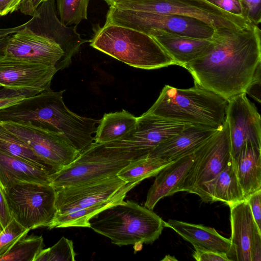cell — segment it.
<instances>
[{
  "label": "cell",
  "instance_id": "obj_2",
  "mask_svg": "<svg viewBox=\"0 0 261 261\" xmlns=\"http://www.w3.org/2000/svg\"><path fill=\"white\" fill-rule=\"evenodd\" d=\"M137 183L127 182L117 175L64 187L57 188L54 219L49 229L69 227H89L94 215L122 202Z\"/></svg>",
  "mask_w": 261,
  "mask_h": 261
},
{
  "label": "cell",
  "instance_id": "obj_29",
  "mask_svg": "<svg viewBox=\"0 0 261 261\" xmlns=\"http://www.w3.org/2000/svg\"><path fill=\"white\" fill-rule=\"evenodd\" d=\"M60 20L65 25H76L87 19L89 0H56Z\"/></svg>",
  "mask_w": 261,
  "mask_h": 261
},
{
  "label": "cell",
  "instance_id": "obj_40",
  "mask_svg": "<svg viewBox=\"0 0 261 261\" xmlns=\"http://www.w3.org/2000/svg\"><path fill=\"white\" fill-rule=\"evenodd\" d=\"M252 261L261 260V232L257 230L254 234L251 244Z\"/></svg>",
  "mask_w": 261,
  "mask_h": 261
},
{
  "label": "cell",
  "instance_id": "obj_42",
  "mask_svg": "<svg viewBox=\"0 0 261 261\" xmlns=\"http://www.w3.org/2000/svg\"><path fill=\"white\" fill-rule=\"evenodd\" d=\"M37 94L29 91H19L2 88L0 89V98L16 95L33 96Z\"/></svg>",
  "mask_w": 261,
  "mask_h": 261
},
{
  "label": "cell",
  "instance_id": "obj_35",
  "mask_svg": "<svg viewBox=\"0 0 261 261\" xmlns=\"http://www.w3.org/2000/svg\"><path fill=\"white\" fill-rule=\"evenodd\" d=\"M261 64L257 67L253 79L245 91V94L249 95L259 103H260L261 92Z\"/></svg>",
  "mask_w": 261,
  "mask_h": 261
},
{
  "label": "cell",
  "instance_id": "obj_18",
  "mask_svg": "<svg viewBox=\"0 0 261 261\" xmlns=\"http://www.w3.org/2000/svg\"><path fill=\"white\" fill-rule=\"evenodd\" d=\"M196 150L172 161L159 171L147 192L145 207L152 210L163 198L182 191L184 182L195 159Z\"/></svg>",
  "mask_w": 261,
  "mask_h": 261
},
{
  "label": "cell",
  "instance_id": "obj_14",
  "mask_svg": "<svg viewBox=\"0 0 261 261\" xmlns=\"http://www.w3.org/2000/svg\"><path fill=\"white\" fill-rule=\"evenodd\" d=\"M57 71L54 66L0 56V87L6 89L38 94L50 88Z\"/></svg>",
  "mask_w": 261,
  "mask_h": 261
},
{
  "label": "cell",
  "instance_id": "obj_9",
  "mask_svg": "<svg viewBox=\"0 0 261 261\" xmlns=\"http://www.w3.org/2000/svg\"><path fill=\"white\" fill-rule=\"evenodd\" d=\"M120 9L188 16L206 22L215 30L238 28L249 22L204 0H119L110 6Z\"/></svg>",
  "mask_w": 261,
  "mask_h": 261
},
{
  "label": "cell",
  "instance_id": "obj_21",
  "mask_svg": "<svg viewBox=\"0 0 261 261\" xmlns=\"http://www.w3.org/2000/svg\"><path fill=\"white\" fill-rule=\"evenodd\" d=\"M165 227L172 229L192 244L195 249L225 254L228 257L230 239L223 237L214 228L172 219L165 222Z\"/></svg>",
  "mask_w": 261,
  "mask_h": 261
},
{
  "label": "cell",
  "instance_id": "obj_31",
  "mask_svg": "<svg viewBox=\"0 0 261 261\" xmlns=\"http://www.w3.org/2000/svg\"><path fill=\"white\" fill-rule=\"evenodd\" d=\"M30 230L12 218L0 233V257L6 254L12 246Z\"/></svg>",
  "mask_w": 261,
  "mask_h": 261
},
{
  "label": "cell",
  "instance_id": "obj_43",
  "mask_svg": "<svg viewBox=\"0 0 261 261\" xmlns=\"http://www.w3.org/2000/svg\"><path fill=\"white\" fill-rule=\"evenodd\" d=\"M28 96L27 95H16L0 98V109L15 103Z\"/></svg>",
  "mask_w": 261,
  "mask_h": 261
},
{
  "label": "cell",
  "instance_id": "obj_47",
  "mask_svg": "<svg viewBox=\"0 0 261 261\" xmlns=\"http://www.w3.org/2000/svg\"><path fill=\"white\" fill-rule=\"evenodd\" d=\"M0 16H1V14H0Z\"/></svg>",
  "mask_w": 261,
  "mask_h": 261
},
{
  "label": "cell",
  "instance_id": "obj_30",
  "mask_svg": "<svg viewBox=\"0 0 261 261\" xmlns=\"http://www.w3.org/2000/svg\"><path fill=\"white\" fill-rule=\"evenodd\" d=\"M75 255L72 241L62 237L53 246L42 249L34 261H75Z\"/></svg>",
  "mask_w": 261,
  "mask_h": 261
},
{
  "label": "cell",
  "instance_id": "obj_27",
  "mask_svg": "<svg viewBox=\"0 0 261 261\" xmlns=\"http://www.w3.org/2000/svg\"><path fill=\"white\" fill-rule=\"evenodd\" d=\"M172 162L147 155L131 161L117 175L127 182L139 184L147 178L155 176L162 169Z\"/></svg>",
  "mask_w": 261,
  "mask_h": 261
},
{
  "label": "cell",
  "instance_id": "obj_22",
  "mask_svg": "<svg viewBox=\"0 0 261 261\" xmlns=\"http://www.w3.org/2000/svg\"><path fill=\"white\" fill-rule=\"evenodd\" d=\"M50 172L0 152V184L4 190L20 182L50 184Z\"/></svg>",
  "mask_w": 261,
  "mask_h": 261
},
{
  "label": "cell",
  "instance_id": "obj_37",
  "mask_svg": "<svg viewBox=\"0 0 261 261\" xmlns=\"http://www.w3.org/2000/svg\"><path fill=\"white\" fill-rule=\"evenodd\" d=\"M12 219L4 190L0 184V228L3 229Z\"/></svg>",
  "mask_w": 261,
  "mask_h": 261
},
{
  "label": "cell",
  "instance_id": "obj_41",
  "mask_svg": "<svg viewBox=\"0 0 261 261\" xmlns=\"http://www.w3.org/2000/svg\"><path fill=\"white\" fill-rule=\"evenodd\" d=\"M22 0H0L1 16L19 10V6Z\"/></svg>",
  "mask_w": 261,
  "mask_h": 261
},
{
  "label": "cell",
  "instance_id": "obj_44",
  "mask_svg": "<svg viewBox=\"0 0 261 261\" xmlns=\"http://www.w3.org/2000/svg\"><path fill=\"white\" fill-rule=\"evenodd\" d=\"M161 261H177V259L174 256L168 254L165 255Z\"/></svg>",
  "mask_w": 261,
  "mask_h": 261
},
{
  "label": "cell",
  "instance_id": "obj_6",
  "mask_svg": "<svg viewBox=\"0 0 261 261\" xmlns=\"http://www.w3.org/2000/svg\"><path fill=\"white\" fill-rule=\"evenodd\" d=\"M231 157L228 128L225 121L213 136L196 149L182 191L197 195L204 202H213V186Z\"/></svg>",
  "mask_w": 261,
  "mask_h": 261
},
{
  "label": "cell",
  "instance_id": "obj_10",
  "mask_svg": "<svg viewBox=\"0 0 261 261\" xmlns=\"http://www.w3.org/2000/svg\"><path fill=\"white\" fill-rule=\"evenodd\" d=\"M1 122L56 172L70 164L80 154L62 134L35 126L30 123Z\"/></svg>",
  "mask_w": 261,
  "mask_h": 261
},
{
  "label": "cell",
  "instance_id": "obj_4",
  "mask_svg": "<svg viewBox=\"0 0 261 261\" xmlns=\"http://www.w3.org/2000/svg\"><path fill=\"white\" fill-rule=\"evenodd\" d=\"M89 223V228L119 246L152 244L165 227V221L152 210L131 200L102 210Z\"/></svg>",
  "mask_w": 261,
  "mask_h": 261
},
{
  "label": "cell",
  "instance_id": "obj_1",
  "mask_svg": "<svg viewBox=\"0 0 261 261\" xmlns=\"http://www.w3.org/2000/svg\"><path fill=\"white\" fill-rule=\"evenodd\" d=\"M260 35L258 25L250 22L215 30L207 50L184 68L194 85L228 100L245 92L261 64Z\"/></svg>",
  "mask_w": 261,
  "mask_h": 261
},
{
  "label": "cell",
  "instance_id": "obj_45",
  "mask_svg": "<svg viewBox=\"0 0 261 261\" xmlns=\"http://www.w3.org/2000/svg\"><path fill=\"white\" fill-rule=\"evenodd\" d=\"M106 3L109 5L110 6L112 5L114 3L116 2L117 1L119 0H104Z\"/></svg>",
  "mask_w": 261,
  "mask_h": 261
},
{
  "label": "cell",
  "instance_id": "obj_15",
  "mask_svg": "<svg viewBox=\"0 0 261 261\" xmlns=\"http://www.w3.org/2000/svg\"><path fill=\"white\" fill-rule=\"evenodd\" d=\"M187 125L146 112L137 117L133 130L118 140L142 158L161 143L179 133Z\"/></svg>",
  "mask_w": 261,
  "mask_h": 261
},
{
  "label": "cell",
  "instance_id": "obj_19",
  "mask_svg": "<svg viewBox=\"0 0 261 261\" xmlns=\"http://www.w3.org/2000/svg\"><path fill=\"white\" fill-rule=\"evenodd\" d=\"M219 129V128H218ZM187 125L179 133L162 142L148 156L174 161L196 150L218 129Z\"/></svg>",
  "mask_w": 261,
  "mask_h": 261
},
{
  "label": "cell",
  "instance_id": "obj_28",
  "mask_svg": "<svg viewBox=\"0 0 261 261\" xmlns=\"http://www.w3.org/2000/svg\"><path fill=\"white\" fill-rule=\"evenodd\" d=\"M44 246L42 236L25 234L0 257V261H34Z\"/></svg>",
  "mask_w": 261,
  "mask_h": 261
},
{
  "label": "cell",
  "instance_id": "obj_38",
  "mask_svg": "<svg viewBox=\"0 0 261 261\" xmlns=\"http://www.w3.org/2000/svg\"><path fill=\"white\" fill-rule=\"evenodd\" d=\"M47 0H22L19 6L20 12L27 15L34 16L40 5Z\"/></svg>",
  "mask_w": 261,
  "mask_h": 261
},
{
  "label": "cell",
  "instance_id": "obj_3",
  "mask_svg": "<svg viewBox=\"0 0 261 261\" xmlns=\"http://www.w3.org/2000/svg\"><path fill=\"white\" fill-rule=\"evenodd\" d=\"M228 100L194 85L178 89L166 85L146 112L174 122L218 129L225 121Z\"/></svg>",
  "mask_w": 261,
  "mask_h": 261
},
{
  "label": "cell",
  "instance_id": "obj_25",
  "mask_svg": "<svg viewBox=\"0 0 261 261\" xmlns=\"http://www.w3.org/2000/svg\"><path fill=\"white\" fill-rule=\"evenodd\" d=\"M211 195L213 202L221 201L228 205L246 200L238 180L232 156L216 178Z\"/></svg>",
  "mask_w": 261,
  "mask_h": 261
},
{
  "label": "cell",
  "instance_id": "obj_17",
  "mask_svg": "<svg viewBox=\"0 0 261 261\" xmlns=\"http://www.w3.org/2000/svg\"><path fill=\"white\" fill-rule=\"evenodd\" d=\"M228 206L231 226V248L228 257L230 259L232 256L233 260L252 261L251 244L254 233L258 228L249 205L245 200Z\"/></svg>",
  "mask_w": 261,
  "mask_h": 261
},
{
  "label": "cell",
  "instance_id": "obj_5",
  "mask_svg": "<svg viewBox=\"0 0 261 261\" xmlns=\"http://www.w3.org/2000/svg\"><path fill=\"white\" fill-rule=\"evenodd\" d=\"M89 41L92 47L135 68L150 70L176 65L152 37L129 28L105 23Z\"/></svg>",
  "mask_w": 261,
  "mask_h": 261
},
{
  "label": "cell",
  "instance_id": "obj_46",
  "mask_svg": "<svg viewBox=\"0 0 261 261\" xmlns=\"http://www.w3.org/2000/svg\"><path fill=\"white\" fill-rule=\"evenodd\" d=\"M3 229H2L1 228H0V233H1V232L2 231Z\"/></svg>",
  "mask_w": 261,
  "mask_h": 261
},
{
  "label": "cell",
  "instance_id": "obj_39",
  "mask_svg": "<svg viewBox=\"0 0 261 261\" xmlns=\"http://www.w3.org/2000/svg\"><path fill=\"white\" fill-rule=\"evenodd\" d=\"M25 24V23L13 28L0 29V56L4 55L5 46L10 36L23 28Z\"/></svg>",
  "mask_w": 261,
  "mask_h": 261
},
{
  "label": "cell",
  "instance_id": "obj_13",
  "mask_svg": "<svg viewBox=\"0 0 261 261\" xmlns=\"http://www.w3.org/2000/svg\"><path fill=\"white\" fill-rule=\"evenodd\" d=\"M225 122L228 126L233 159L237 156L246 142L261 148L260 116L245 93L228 100Z\"/></svg>",
  "mask_w": 261,
  "mask_h": 261
},
{
  "label": "cell",
  "instance_id": "obj_16",
  "mask_svg": "<svg viewBox=\"0 0 261 261\" xmlns=\"http://www.w3.org/2000/svg\"><path fill=\"white\" fill-rule=\"evenodd\" d=\"M27 25L36 33L46 36L58 43L65 53V61L68 67L71 58L79 50L82 44L89 41L83 39L77 32L76 26L65 25L57 15L55 0H47L38 7L36 15Z\"/></svg>",
  "mask_w": 261,
  "mask_h": 261
},
{
  "label": "cell",
  "instance_id": "obj_12",
  "mask_svg": "<svg viewBox=\"0 0 261 261\" xmlns=\"http://www.w3.org/2000/svg\"><path fill=\"white\" fill-rule=\"evenodd\" d=\"M131 161L106 158L88 148L70 164L51 174L50 185L57 188L116 176Z\"/></svg>",
  "mask_w": 261,
  "mask_h": 261
},
{
  "label": "cell",
  "instance_id": "obj_20",
  "mask_svg": "<svg viewBox=\"0 0 261 261\" xmlns=\"http://www.w3.org/2000/svg\"><path fill=\"white\" fill-rule=\"evenodd\" d=\"M147 34L152 37L176 65H185L204 54L212 44L210 39H199L178 35L161 30H151Z\"/></svg>",
  "mask_w": 261,
  "mask_h": 261
},
{
  "label": "cell",
  "instance_id": "obj_34",
  "mask_svg": "<svg viewBox=\"0 0 261 261\" xmlns=\"http://www.w3.org/2000/svg\"><path fill=\"white\" fill-rule=\"evenodd\" d=\"M246 200L254 221L261 232V190L252 194Z\"/></svg>",
  "mask_w": 261,
  "mask_h": 261
},
{
  "label": "cell",
  "instance_id": "obj_7",
  "mask_svg": "<svg viewBox=\"0 0 261 261\" xmlns=\"http://www.w3.org/2000/svg\"><path fill=\"white\" fill-rule=\"evenodd\" d=\"M12 217L27 229L47 227L56 214V190L50 184L20 182L4 190Z\"/></svg>",
  "mask_w": 261,
  "mask_h": 261
},
{
  "label": "cell",
  "instance_id": "obj_26",
  "mask_svg": "<svg viewBox=\"0 0 261 261\" xmlns=\"http://www.w3.org/2000/svg\"><path fill=\"white\" fill-rule=\"evenodd\" d=\"M0 152L20 158L50 172L56 171L33 151L18 137L7 129L0 122Z\"/></svg>",
  "mask_w": 261,
  "mask_h": 261
},
{
  "label": "cell",
  "instance_id": "obj_33",
  "mask_svg": "<svg viewBox=\"0 0 261 261\" xmlns=\"http://www.w3.org/2000/svg\"><path fill=\"white\" fill-rule=\"evenodd\" d=\"M204 1L228 13L241 17L245 19L241 5V0Z\"/></svg>",
  "mask_w": 261,
  "mask_h": 261
},
{
  "label": "cell",
  "instance_id": "obj_8",
  "mask_svg": "<svg viewBox=\"0 0 261 261\" xmlns=\"http://www.w3.org/2000/svg\"><path fill=\"white\" fill-rule=\"evenodd\" d=\"M106 23L121 25L147 34L151 30L191 38L210 39L215 29L197 18L184 15L162 14L120 9L110 6Z\"/></svg>",
  "mask_w": 261,
  "mask_h": 261
},
{
  "label": "cell",
  "instance_id": "obj_32",
  "mask_svg": "<svg viewBox=\"0 0 261 261\" xmlns=\"http://www.w3.org/2000/svg\"><path fill=\"white\" fill-rule=\"evenodd\" d=\"M261 0H241L245 19L258 25L261 21Z\"/></svg>",
  "mask_w": 261,
  "mask_h": 261
},
{
  "label": "cell",
  "instance_id": "obj_23",
  "mask_svg": "<svg viewBox=\"0 0 261 261\" xmlns=\"http://www.w3.org/2000/svg\"><path fill=\"white\" fill-rule=\"evenodd\" d=\"M233 160L239 183L247 199L252 194L261 190V148L246 142Z\"/></svg>",
  "mask_w": 261,
  "mask_h": 261
},
{
  "label": "cell",
  "instance_id": "obj_24",
  "mask_svg": "<svg viewBox=\"0 0 261 261\" xmlns=\"http://www.w3.org/2000/svg\"><path fill=\"white\" fill-rule=\"evenodd\" d=\"M137 120V117L125 110L105 114L97 126L94 142L104 143L123 138L135 127Z\"/></svg>",
  "mask_w": 261,
  "mask_h": 261
},
{
  "label": "cell",
  "instance_id": "obj_36",
  "mask_svg": "<svg viewBox=\"0 0 261 261\" xmlns=\"http://www.w3.org/2000/svg\"><path fill=\"white\" fill-rule=\"evenodd\" d=\"M192 256L197 261H230L226 254L211 251L195 249Z\"/></svg>",
  "mask_w": 261,
  "mask_h": 261
},
{
  "label": "cell",
  "instance_id": "obj_11",
  "mask_svg": "<svg viewBox=\"0 0 261 261\" xmlns=\"http://www.w3.org/2000/svg\"><path fill=\"white\" fill-rule=\"evenodd\" d=\"M4 55L55 67L58 71L67 67L65 53L53 39L35 32L25 25L9 38Z\"/></svg>",
  "mask_w": 261,
  "mask_h": 261
}]
</instances>
